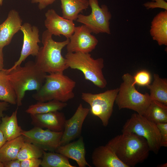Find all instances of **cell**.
Returning <instances> with one entry per match:
<instances>
[{"label":"cell","mask_w":167,"mask_h":167,"mask_svg":"<svg viewBox=\"0 0 167 167\" xmlns=\"http://www.w3.org/2000/svg\"><path fill=\"white\" fill-rule=\"evenodd\" d=\"M45 15V26L52 35L60 36L62 35L70 39L75 27L73 21L61 16L52 9L48 10Z\"/></svg>","instance_id":"cell-13"},{"label":"cell","mask_w":167,"mask_h":167,"mask_svg":"<svg viewBox=\"0 0 167 167\" xmlns=\"http://www.w3.org/2000/svg\"><path fill=\"white\" fill-rule=\"evenodd\" d=\"M4 58L2 49H0V71L3 69Z\"/></svg>","instance_id":"cell-36"},{"label":"cell","mask_w":167,"mask_h":167,"mask_svg":"<svg viewBox=\"0 0 167 167\" xmlns=\"http://www.w3.org/2000/svg\"><path fill=\"white\" fill-rule=\"evenodd\" d=\"M9 103L5 101H0V119L3 116V112L8 109Z\"/></svg>","instance_id":"cell-35"},{"label":"cell","mask_w":167,"mask_h":167,"mask_svg":"<svg viewBox=\"0 0 167 167\" xmlns=\"http://www.w3.org/2000/svg\"><path fill=\"white\" fill-rule=\"evenodd\" d=\"M167 163H166L165 164H163L162 165H161L160 166H159L161 167H167Z\"/></svg>","instance_id":"cell-38"},{"label":"cell","mask_w":167,"mask_h":167,"mask_svg":"<svg viewBox=\"0 0 167 167\" xmlns=\"http://www.w3.org/2000/svg\"><path fill=\"white\" fill-rule=\"evenodd\" d=\"M24 142L22 135L6 141L0 148V161L4 162L16 159L19 151Z\"/></svg>","instance_id":"cell-23"},{"label":"cell","mask_w":167,"mask_h":167,"mask_svg":"<svg viewBox=\"0 0 167 167\" xmlns=\"http://www.w3.org/2000/svg\"><path fill=\"white\" fill-rule=\"evenodd\" d=\"M21 161L16 159L3 163L4 167H21Z\"/></svg>","instance_id":"cell-34"},{"label":"cell","mask_w":167,"mask_h":167,"mask_svg":"<svg viewBox=\"0 0 167 167\" xmlns=\"http://www.w3.org/2000/svg\"><path fill=\"white\" fill-rule=\"evenodd\" d=\"M150 33L153 40L161 46L167 45V10L161 11L153 19Z\"/></svg>","instance_id":"cell-19"},{"label":"cell","mask_w":167,"mask_h":167,"mask_svg":"<svg viewBox=\"0 0 167 167\" xmlns=\"http://www.w3.org/2000/svg\"><path fill=\"white\" fill-rule=\"evenodd\" d=\"M91 9V13L87 15H79L76 21L83 24L95 34H111L110 20L112 15L107 6L105 4L100 6L98 0H88Z\"/></svg>","instance_id":"cell-9"},{"label":"cell","mask_w":167,"mask_h":167,"mask_svg":"<svg viewBox=\"0 0 167 167\" xmlns=\"http://www.w3.org/2000/svg\"><path fill=\"white\" fill-rule=\"evenodd\" d=\"M122 133H132L144 138L150 151L158 153L161 147V136L156 125L138 113L132 114L123 125Z\"/></svg>","instance_id":"cell-7"},{"label":"cell","mask_w":167,"mask_h":167,"mask_svg":"<svg viewBox=\"0 0 167 167\" xmlns=\"http://www.w3.org/2000/svg\"><path fill=\"white\" fill-rule=\"evenodd\" d=\"M90 109L84 107L81 104H80L72 117L66 120L61 145L70 143L79 135L83 123Z\"/></svg>","instance_id":"cell-14"},{"label":"cell","mask_w":167,"mask_h":167,"mask_svg":"<svg viewBox=\"0 0 167 167\" xmlns=\"http://www.w3.org/2000/svg\"><path fill=\"white\" fill-rule=\"evenodd\" d=\"M22 22L17 11L13 9L9 11L6 19L0 24V49L10 43L14 35L20 30Z\"/></svg>","instance_id":"cell-16"},{"label":"cell","mask_w":167,"mask_h":167,"mask_svg":"<svg viewBox=\"0 0 167 167\" xmlns=\"http://www.w3.org/2000/svg\"><path fill=\"white\" fill-rule=\"evenodd\" d=\"M42 160L39 158H31L21 161V167H39Z\"/></svg>","instance_id":"cell-32"},{"label":"cell","mask_w":167,"mask_h":167,"mask_svg":"<svg viewBox=\"0 0 167 167\" xmlns=\"http://www.w3.org/2000/svg\"><path fill=\"white\" fill-rule=\"evenodd\" d=\"M143 6L148 10L160 8L167 10V2L165 0H151L144 3Z\"/></svg>","instance_id":"cell-30"},{"label":"cell","mask_w":167,"mask_h":167,"mask_svg":"<svg viewBox=\"0 0 167 167\" xmlns=\"http://www.w3.org/2000/svg\"><path fill=\"white\" fill-rule=\"evenodd\" d=\"M3 0H0V7L2 6V4Z\"/></svg>","instance_id":"cell-40"},{"label":"cell","mask_w":167,"mask_h":167,"mask_svg":"<svg viewBox=\"0 0 167 167\" xmlns=\"http://www.w3.org/2000/svg\"><path fill=\"white\" fill-rule=\"evenodd\" d=\"M31 124L34 126L56 131H63L66 120L63 113L59 111L30 114Z\"/></svg>","instance_id":"cell-15"},{"label":"cell","mask_w":167,"mask_h":167,"mask_svg":"<svg viewBox=\"0 0 167 167\" xmlns=\"http://www.w3.org/2000/svg\"><path fill=\"white\" fill-rule=\"evenodd\" d=\"M63 131L56 132L34 126L22 132L25 142L32 143L45 151L54 152L61 146Z\"/></svg>","instance_id":"cell-10"},{"label":"cell","mask_w":167,"mask_h":167,"mask_svg":"<svg viewBox=\"0 0 167 167\" xmlns=\"http://www.w3.org/2000/svg\"><path fill=\"white\" fill-rule=\"evenodd\" d=\"M55 152L75 161L79 167H91L85 159L86 150L82 136L76 141L60 146Z\"/></svg>","instance_id":"cell-17"},{"label":"cell","mask_w":167,"mask_h":167,"mask_svg":"<svg viewBox=\"0 0 167 167\" xmlns=\"http://www.w3.org/2000/svg\"><path fill=\"white\" fill-rule=\"evenodd\" d=\"M0 167H4L3 163L0 161Z\"/></svg>","instance_id":"cell-39"},{"label":"cell","mask_w":167,"mask_h":167,"mask_svg":"<svg viewBox=\"0 0 167 167\" xmlns=\"http://www.w3.org/2000/svg\"><path fill=\"white\" fill-rule=\"evenodd\" d=\"M161 136V146L167 147V123L156 124Z\"/></svg>","instance_id":"cell-31"},{"label":"cell","mask_w":167,"mask_h":167,"mask_svg":"<svg viewBox=\"0 0 167 167\" xmlns=\"http://www.w3.org/2000/svg\"><path fill=\"white\" fill-rule=\"evenodd\" d=\"M20 30L23 34L22 47L19 59L11 69L20 66L29 55L36 56L40 48L38 45V43L41 42L39 30L36 26H32L29 23H26L22 25Z\"/></svg>","instance_id":"cell-12"},{"label":"cell","mask_w":167,"mask_h":167,"mask_svg":"<svg viewBox=\"0 0 167 167\" xmlns=\"http://www.w3.org/2000/svg\"><path fill=\"white\" fill-rule=\"evenodd\" d=\"M62 17L73 21L89 6L88 0H60Z\"/></svg>","instance_id":"cell-21"},{"label":"cell","mask_w":167,"mask_h":167,"mask_svg":"<svg viewBox=\"0 0 167 167\" xmlns=\"http://www.w3.org/2000/svg\"><path fill=\"white\" fill-rule=\"evenodd\" d=\"M76 84L63 72L47 74L44 84L32 96L38 101L56 100L66 102L74 97Z\"/></svg>","instance_id":"cell-4"},{"label":"cell","mask_w":167,"mask_h":167,"mask_svg":"<svg viewBox=\"0 0 167 167\" xmlns=\"http://www.w3.org/2000/svg\"><path fill=\"white\" fill-rule=\"evenodd\" d=\"M32 3H39L38 8L40 10L44 9L47 6L53 4L56 0H30Z\"/></svg>","instance_id":"cell-33"},{"label":"cell","mask_w":167,"mask_h":167,"mask_svg":"<svg viewBox=\"0 0 167 167\" xmlns=\"http://www.w3.org/2000/svg\"><path fill=\"white\" fill-rule=\"evenodd\" d=\"M44 150L34 144L24 142L18 153L17 159L21 161L31 158H40L43 156Z\"/></svg>","instance_id":"cell-28"},{"label":"cell","mask_w":167,"mask_h":167,"mask_svg":"<svg viewBox=\"0 0 167 167\" xmlns=\"http://www.w3.org/2000/svg\"><path fill=\"white\" fill-rule=\"evenodd\" d=\"M5 69L16 94L18 107L22 105L26 92L34 90L37 91L40 89L47 75L32 61L28 62L23 66L20 65Z\"/></svg>","instance_id":"cell-2"},{"label":"cell","mask_w":167,"mask_h":167,"mask_svg":"<svg viewBox=\"0 0 167 167\" xmlns=\"http://www.w3.org/2000/svg\"><path fill=\"white\" fill-rule=\"evenodd\" d=\"M41 166L42 167H75L70 163L68 158L54 152L44 151Z\"/></svg>","instance_id":"cell-27"},{"label":"cell","mask_w":167,"mask_h":167,"mask_svg":"<svg viewBox=\"0 0 167 167\" xmlns=\"http://www.w3.org/2000/svg\"><path fill=\"white\" fill-rule=\"evenodd\" d=\"M68 68L81 71L85 79L98 87L103 88L107 84L102 69L104 60L102 58L95 59L89 53L67 52L65 56Z\"/></svg>","instance_id":"cell-5"},{"label":"cell","mask_w":167,"mask_h":167,"mask_svg":"<svg viewBox=\"0 0 167 167\" xmlns=\"http://www.w3.org/2000/svg\"><path fill=\"white\" fill-rule=\"evenodd\" d=\"M122 79L115 101L119 109H128L143 115L152 101L149 94L141 93L136 89L133 76L130 74H124Z\"/></svg>","instance_id":"cell-6"},{"label":"cell","mask_w":167,"mask_h":167,"mask_svg":"<svg viewBox=\"0 0 167 167\" xmlns=\"http://www.w3.org/2000/svg\"><path fill=\"white\" fill-rule=\"evenodd\" d=\"M133 77L134 84L139 86H147L150 84L151 76L147 70H142L138 71Z\"/></svg>","instance_id":"cell-29"},{"label":"cell","mask_w":167,"mask_h":167,"mask_svg":"<svg viewBox=\"0 0 167 167\" xmlns=\"http://www.w3.org/2000/svg\"><path fill=\"white\" fill-rule=\"evenodd\" d=\"M69 41V39H66L62 41H55L47 29L44 31L42 37L43 46L40 48L36 56L35 62L37 66L46 73L63 72L68 67L62 51Z\"/></svg>","instance_id":"cell-3"},{"label":"cell","mask_w":167,"mask_h":167,"mask_svg":"<svg viewBox=\"0 0 167 167\" xmlns=\"http://www.w3.org/2000/svg\"><path fill=\"white\" fill-rule=\"evenodd\" d=\"M67 105L66 102L56 100L45 102L38 101L30 105L25 112L30 114H41L62 110Z\"/></svg>","instance_id":"cell-26"},{"label":"cell","mask_w":167,"mask_h":167,"mask_svg":"<svg viewBox=\"0 0 167 167\" xmlns=\"http://www.w3.org/2000/svg\"><path fill=\"white\" fill-rule=\"evenodd\" d=\"M0 100L9 104L16 105L15 92L4 69L0 71Z\"/></svg>","instance_id":"cell-25"},{"label":"cell","mask_w":167,"mask_h":167,"mask_svg":"<svg viewBox=\"0 0 167 167\" xmlns=\"http://www.w3.org/2000/svg\"><path fill=\"white\" fill-rule=\"evenodd\" d=\"M6 141L2 132L0 130V148L5 143Z\"/></svg>","instance_id":"cell-37"},{"label":"cell","mask_w":167,"mask_h":167,"mask_svg":"<svg viewBox=\"0 0 167 167\" xmlns=\"http://www.w3.org/2000/svg\"><path fill=\"white\" fill-rule=\"evenodd\" d=\"M128 167H134L147 158L150 151L146 140L132 133L117 135L106 144Z\"/></svg>","instance_id":"cell-1"},{"label":"cell","mask_w":167,"mask_h":167,"mask_svg":"<svg viewBox=\"0 0 167 167\" xmlns=\"http://www.w3.org/2000/svg\"><path fill=\"white\" fill-rule=\"evenodd\" d=\"M86 26L75 27L66 45L67 52L89 53L95 48L98 41Z\"/></svg>","instance_id":"cell-11"},{"label":"cell","mask_w":167,"mask_h":167,"mask_svg":"<svg viewBox=\"0 0 167 167\" xmlns=\"http://www.w3.org/2000/svg\"><path fill=\"white\" fill-rule=\"evenodd\" d=\"M118 92V88H117L97 94L89 92L81 94L82 99L90 105L92 114L99 118L104 126L109 124Z\"/></svg>","instance_id":"cell-8"},{"label":"cell","mask_w":167,"mask_h":167,"mask_svg":"<svg viewBox=\"0 0 167 167\" xmlns=\"http://www.w3.org/2000/svg\"><path fill=\"white\" fill-rule=\"evenodd\" d=\"M17 109L10 116L6 115L1 118L0 130L6 141L14 139L21 135L23 131L18 125L17 118Z\"/></svg>","instance_id":"cell-20"},{"label":"cell","mask_w":167,"mask_h":167,"mask_svg":"<svg viewBox=\"0 0 167 167\" xmlns=\"http://www.w3.org/2000/svg\"><path fill=\"white\" fill-rule=\"evenodd\" d=\"M152 83L147 87L149 89L152 100L158 101L167 105V79L161 78L158 74H154Z\"/></svg>","instance_id":"cell-22"},{"label":"cell","mask_w":167,"mask_h":167,"mask_svg":"<svg viewBox=\"0 0 167 167\" xmlns=\"http://www.w3.org/2000/svg\"><path fill=\"white\" fill-rule=\"evenodd\" d=\"M92 164L96 167H128L106 145L95 148L92 152Z\"/></svg>","instance_id":"cell-18"},{"label":"cell","mask_w":167,"mask_h":167,"mask_svg":"<svg viewBox=\"0 0 167 167\" xmlns=\"http://www.w3.org/2000/svg\"><path fill=\"white\" fill-rule=\"evenodd\" d=\"M143 116L156 124L167 123V105L152 100Z\"/></svg>","instance_id":"cell-24"}]
</instances>
